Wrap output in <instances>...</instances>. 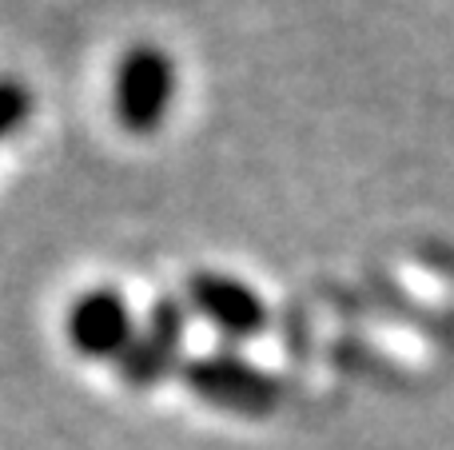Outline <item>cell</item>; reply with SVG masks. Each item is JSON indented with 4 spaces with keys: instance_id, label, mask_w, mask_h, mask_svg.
I'll return each mask as SVG.
<instances>
[{
    "instance_id": "obj_1",
    "label": "cell",
    "mask_w": 454,
    "mask_h": 450,
    "mask_svg": "<svg viewBox=\"0 0 454 450\" xmlns=\"http://www.w3.org/2000/svg\"><path fill=\"white\" fill-rule=\"evenodd\" d=\"M176 100V64L160 44H132L112 72V116L124 132L152 136Z\"/></svg>"
},
{
    "instance_id": "obj_2",
    "label": "cell",
    "mask_w": 454,
    "mask_h": 450,
    "mask_svg": "<svg viewBox=\"0 0 454 450\" xmlns=\"http://www.w3.org/2000/svg\"><path fill=\"white\" fill-rule=\"evenodd\" d=\"M180 379L188 383V391L196 399H204L207 407L227 415H243V419H267L275 415L283 391L271 375H263L259 367L243 363L235 355H200L188 359L180 371Z\"/></svg>"
},
{
    "instance_id": "obj_3",
    "label": "cell",
    "mask_w": 454,
    "mask_h": 450,
    "mask_svg": "<svg viewBox=\"0 0 454 450\" xmlns=\"http://www.w3.org/2000/svg\"><path fill=\"white\" fill-rule=\"evenodd\" d=\"M64 331L76 355L84 359H116L128 351L136 327H132V311L128 299L112 287H92V291L76 295L64 319Z\"/></svg>"
},
{
    "instance_id": "obj_4",
    "label": "cell",
    "mask_w": 454,
    "mask_h": 450,
    "mask_svg": "<svg viewBox=\"0 0 454 450\" xmlns=\"http://www.w3.org/2000/svg\"><path fill=\"white\" fill-rule=\"evenodd\" d=\"M184 303L164 295L156 299V307L148 311V323L132 335L128 351L120 355V379L128 387H156L168 371L176 367V355L184 347Z\"/></svg>"
},
{
    "instance_id": "obj_5",
    "label": "cell",
    "mask_w": 454,
    "mask_h": 450,
    "mask_svg": "<svg viewBox=\"0 0 454 450\" xmlns=\"http://www.w3.org/2000/svg\"><path fill=\"white\" fill-rule=\"evenodd\" d=\"M188 303L227 339H251L267 327V303L259 291L223 271H196L188 279Z\"/></svg>"
},
{
    "instance_id": "obj_6",
    "label": "cell",
    "mask_w": 454,
    "mask_h": 450,
    "mask_svg": "<svg viewBox=\"0 0 454 450\" xmlns=\"http://www.w3.org/2000/svg\"><path fill=\"white\" fill-rule=\"evenodd\" d=\"M32 108H36L32 88L24 84V80H16V76H0V144L28 124Z\"/></svg>"
}]
</instances>
